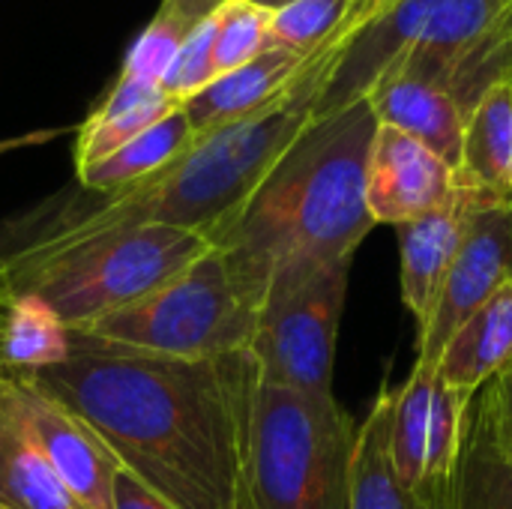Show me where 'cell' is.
<instances>
[{
  "mask_svg": "<svg viewBox=\"0 0 512 509\" xmlns=\"http://www.w3.org/2000/svg\"><path fill=\"white\" fill-rule=\"evenodd\" d=\"M456 195V171L417 138L381 126L366 165V207L375 225H408Z\"/></svg>",
  "mask_w": 512,
  "mask_h": 509,
  "instance_id": "11",
  "label": "cell"
},
{
  "mask_svg": "<svg viewBox=\"0 0 512 509\" xmlns=\"http://www.w3.org/2000/svg\"><path fill=\"white\" fill-rule=\"evenodd\" d=\"M6 378L18 414L30 426L45 462L75 507L111 509L114 477L120 465L99 441V435L48 390H42L33 375L6 372Z\"/></svg>",
  "mask_w": 512,
  "mask_h": 509,
  "instance_id": "10",
  "label": "cell"
},
{
  "mask_svg": "<svg viewBox=\"0 0 512 509\" xmlns=\"http://www.w3.org/2000/svg\"><path fill=\"white\" fill-rule=\"evenodd\" d=\"M69 354V327L33 294H12L0 318V372L39 375Z\"/></svg>",
  "mask_w": 512,
  "mask_h": 509,
  "instance_id": "19",
  "label": "cell"
},
{
  "mask_svg": "<svg viewBox=\"0 0 512 509\" xmlns=\"http://www.w3.org/2000/svg\"><path fill=\"white\" fill-rule=\"evenodd\" d=\"M396 3L399 0H351V9L342 24V36H351L354 30H360L363 24H369L372 18H378L381 12H387Z\"/></svg>",
  "mask_w": 512,
  "mask_h": 509,
  "instance_id": "29",
  "label": "cell"
},
{
  "mask_svg": "<svg viewBox=\"0 0 512 509\" xmlns=\"http://www.w3.org/2000/svg\"><path fill=\"white\" fill-rule=\"evenodd\" d=\"M195 138L192 123L183 108L171 111L150 129H144L138 138L105 156L102 162L78 171V186L87 192H114L123 186H132L156 171H162L174 156L186 150V144Z\"/></svg>",
  "mask_w": 512,
  "mask_h": 509,
  "instance_id": "20",
  "label": "cell"
},
{
  "mask_svg": "<svg viewBox=\"0 0 512 509\" xmlns=\"http://www.w3.org/2000/svg\"><path fill=\"white\" fill-rule=\"evenodd\" d=\"M249 3H255V6H261V9H270V12H276V9H282V6H288V3H294V0H249Z\"/></svg>",
  "mask_w": 512,
  "mask_h": 509,
  "instance_id": "31",
  "label": "cell"
},
{
  "mask_svg": "<svg viewBox=\"0 0 512 509\" xmlns=\"http://www.w3.org/2000/svg\"><path fill=\"white\" fill-rule=\"evenodd\" d=\"M474 405L483 417L492 447L512 462V363L480 393H474Z\"/></svg>",
  "mask_w": 512,
  "mask_h": 509,
  "instance_id": "27",
  "label": "cell"
},
{
  "mask_svg": "<svg viewBox=\"0 0 512 509\" xmlns=\"http://www.w3.org/2000/svg\"><path fill=\"white\" fill-rule=\"evenodd\" d=\"M444 509H512V462L492 447L474 399Z\"/></svg>",
  "mask_w": 512,
  "mask_h": 509,
  "instance_id": "21",
  "label": "cell"
},
{
  "mask_svg": "<svg viewBox=\"0 0 512 509\" xmlns=\"http://www.w3.org/2000/svg\"><path fill=\"white\" fill-rule=\"evenodd\" d=\"M378 132L369 99L318 114L210 243L258 315L267 288L291 273L354 258L375 228L366 207V165Z\"/></svg>",
  "mask_w": 512,
  "mask_h": 509,
  "instance_id": "2",
  "label": "cell"
},
{
  "mask_svg": "<svg viewBox=\"0 0 512 509\" xmlns=\"http://www.w3.org/2000/svg\"><path fill=\"white\" fill-rule=\"evenodd\" d=\"M507 3L399 0L342 42L315 117L366 99L381 75H405L444 90L456 63L495 24Z\"/></svg>",
  "mask_w": 512,
  "mask_h": 509,
  "instance_id": "5",
  "label": "cell"
},
{
  "mask_svg": "<svg viewBox=\"0 0 512 509\" xmlns=\"http://www.w3.org/2000/svg\"><path fill=\"white\" fill-rule=\"evenodd\" d=\"M512 282V201L477 204L429 321L417 330V366H438L453 333Z\"/></svg>",
  "mask_w": 512,
  "mask_h": 509,
  "instance_id": "9",
  "label": "cell"
},
{
  "mask_svg": "<svg viewBox=\"0 0 512 509\" xmlns=\"http://www.w3.org/2000/svg\"><path fill=\"white\" fill-rule=\"evenodd\" d=\"M9 297H12V294H9V288L3 285V279H0V318H3V309H6V303H9Z\"/></svg>",
  "mask_w": 512,
  "mask_h": 509,
  "instance_id": "32",
  "label": "cell"
},
{
  "mask_svg": "<svg viewBox=\"0 0 512 509\" xmlns=\"http://www.w3.org/2000/svg\"><path fill=\"white\" fill-rule=\"evenodd\" d=\"M354 258H336L273 282L258 306L249 354L258 378L306 393H333L336 339Z\"/></svg>",
  "mask_w": 512,
  "mask_h": 509,
  "instance_id": "7",
  "label": "cell"
},
{
  "mask_svg": "<svg viewBox=\"0 0 512 509\" xmlns=\"http://www.w3.org/2000/svg\"><path fill=\"white\" fill-rule=\"evenodd\" d=\"M512 363V282L486 300L444 345L435 372L453 390L474 396Z\"/></svg>",
  "mask_w": 512,
  "mask_h": 509,
  "instance_id": "16",
  "label": "cell"
},
{
  "mask_svg": "<svg viewBox=\"0 0 512 509\" xmlns=\"http://www.w3.org/2000/svg\"><path fill=\"white\" fill-rule=\"evenodd\" d=\"M387 414L390 390H381L363 426L357 429L348 509H444V504L429 501L399 483L387 453Z\"/></svg>",
  "mask_w": 512,
  "mask_h": 509,
  "instance_id": "18",
  "label": "cell"
},
{
  "mask_svg": "<svg viewBox=\"0 0 512 509\" xmlns=\"http://www.w3.org/2000/svg\"><path fill=\"white\" fill-rule=\"evenodd\" d=\"M213 42H216V12L201 21L195 27V33L183 42V48L177 51V57L171 60V66L165 69L159 87L174 99V102H186L195 93H201L213 78Z\"/></svg>",
  "mask_w": 512,
  "mask_h": 509,
  "instance_id": "26",
  "label": "cell"
},
{
  "mask_svg": "<svg viewBox=\"0 0 512 509\" xmlns=\"http://www.w3.org/2000/svg\"><path fill=\"white\" fill-rule=\"evenodd\" d=\"M471 399L444 384L435 369L417 363L405 384L390 390L387 453L405 489L447 504Z\"/></svg>",
  "mask_w": 512,
  "mask_h": 509,
  "instance_id": "8",
  "label": "cell"
},
{
  "mask_svg": "<svg viewBox=\"0 0 512 509\" xmlns=\"http://www.w3.org/2000/svg\"><path fill=\"white\" fill-rule=\"evenodd\" d=\"M456 186L483 204L512 201V78L495 84L468 114Z\"/></svg>",
  "mask_w": 512,
  "mask_h": 509,
  "instance_id": "15",
  "label": "cell"
},
{
  "mask_svg": "<svg viewBox=\"0 0 512 509\" xmlns=\"http://www.w3.org/2000/svg\"><path fill=\"white\" fill-rule=\"evenodd\" d=\"M0 504L9 509H78L45 462L0 372Z\"/></svg>",
  "mask_w": 512,
  "mask_h": 509,
  "instance_id": "17",
  "label": "cell"
},
{
  "mask_svg": "<svg viewBox=\"0 0 512 509\" xmlns=\"http://www.w3.org/2000/svg\"><path fill=\"white\" fill-rule=\"evenodd\" d=\"M306 60L309 57H300L285 48H267L246 66L213 78L201 93L186 99L180 108L186 111L192 132L207 135L279 99L288 90V84L300 75Z\"/></svg>",
  "mask_w": 512,
  "mask_h": 509,
  "instance_id": "13",
  "label": "cell"
},
{
  "mask_svg": "<svg viewBox=\"0 0 512 509\" xmlns=\"http://www.w3.org/2000/svg\"><path fill=\"white\" fill-rule=\"evenodd\" d=\"M270 9H261L249 0H225L216 9V42H213V69L216 78L246 66L261 51H267Z\"/></svg>",
  "mask_w": 512,
  "mask_h": 509,
  "instance_id": "25",
  "label": "cell"
},
{
  "mask_svg": "<svg viewBox=\"0 0 512 509\" xmlns=\"http://www.w3.org/2000/svg\"><path fill=\"white\" fill-rule=\"evenodd\" d=\"M72 330L147 354L213 360L249 351L255 312L240 297L222 249L210 243L144 297Z\"/></svg>",
  "mask_w": 512,
  "mask_h": 509,
  "instance_id": "6",
  "label": "cell"
},
{
  "mask_svg": "<svg viewBox=\"0 0 512 509\" xmlns=\"http://www.w3.org/2000/svg\"><path fill=\"white\" fill-rule=\"evenodd\" d=\"M114 462L177 509H240L255 360H180L69 330V354L33 375Z\"/></svg>",
  "mask_w": 512,
  "mask_h": 509,
  "instance_id": "1",
  "label": "cell"
},
{
  "mask_svg": "<svg viewBox=\"0 0 512 509\" xmlns=\"http://www.w3.org/2000/svg\"><path fill=\"white\" fill-rule=\"evenodd\" d=\"M351 0H294L273 12L267 48H285L312 57L330 39L342 36Z\"/></svg>",
  "mask_w": 512,
  "mask_h": 509,
  "instance_id": "23",
  "label": "cell"
},
{
  "mask_svg": "<svg viewBox=\"0 0 512 509\" xmlns=\"http://www.w3.org/2000/svg\"><path fill=\"white\" fill-rule=\"evenodd\" d=\"M111 509H177L168 504L162 495L147 489L141 480H135L129 471L117 468L114 477V495H111Z\"/></svg>",
  "mask_w": 512,
  "mask_h": 509,
  "instance_id": "28",
  "label": "cell"
},
{
  "mask_svg": "<svg viewBox=\"0 0 512 509\" xmlns=\"http://www.w3.org/2000/svg\"><path fill=\"white\" fill-rule=\"evenodd\" d=\"M207 249L198 231L150 222L81 240L3 282L9 294L39 297L72 330L144 297Z\"/></svg>",
  "mask_w": 512,
  "mask_h": 509,
  "instance_id": "4",
  "label": "cell"
},
{
  "mask_svg": "<svg viewBox=\"0 0 512 509\" xmlns=\"http://www.w3.org/2000/svg\"><path fill=\"white\" fill-rule=\"evenodd\" d=\"M60 135V129H39V132H27V135H12V138H3L0 141V156L3 153H12V150H21V147H39V144H48Z\"/></svg>",
  "mask_w": 512,
  "mask_h": 509,
  "instance_id": "30",
  "label": "cell"
},
{
  "mask_svg": "<svg viewBox=\"0 0 512 509\" xmlns=\"http://www.w3.org/2000/svg\"><path fill=\"white\" fill-rule=\"evenodd\" d=\"M477 204L483 201H477L474 195L456 186V195L450 198V204L396 228L399 255H402V270H399L402 303L414 315L417 330L429 321L441 297L444 279L459 255V246L468 234Z\"/></svg>",
  "mask_w": 512,
  "mask_h": 509,
  "instance_id": "12",
  "label": "cell"
},
{
  "mask_svg": "<svg viewBox=\"0 0 512 509\" xmlns=\"http://www.w3.org/2000/svg\"><path fill=\"white\" fill-rule=\"evenodd\" d=\"M177 108H180V102H174L168 93H162L159 99L138 105L132 111H120V114H96L93 111L84 120V126L78 129L75 174L102 162L105 156H111L114 150H120L123 144H129L132 138H138L144 129H150L153 123H159L162 117H168Z\"/></svg>",
  "mask_w": 512,
  "mask_h": 509,
  "instance_id": "24",
  "label": "cell"
},
{
  "mask_svg": "<svg viewBox=\"0 0 512 509\" xmlns=\"http://www.w3.org/2000/svg\"><path fill=\"white\" fill-rule=\"evenodd\" d=\"M357 426L333 393L255 378L240 509H348Z\"/></svg>",
  "mask_w": 512,
  "mask_h": 509,
  "instance_id": "3",
  "label": "cell"
},
{
  "mask_svg": "<svg viewBox=\"0 0 512 509\" xmlns=\"http://www.w3.org/2000/svg\"><path fill=\"white\" fill-rule=\"evenodd\" d=\"M0 509H9V507H3V504H0Z\"/></svg>",
  "mask_w": 512,
  "mask_h": 509,
  "instance_id": "33",
  "label": "cell"
},
{
  "mask_svg": "<svg viewBox=\"0 0 512 509\" xmlns=\"http://www.w3.org/2000/svg\"><path fill=\"white\" fill-rule=\"evenodd\" d=\"M366 99L381 126H393L417 138L453 171L459 168L465 114L441 87L405 75H381Z\"/></svg>",
  "mask_w": 512,
  "mask_h": 509,
  "instance_id": "14",
  "label": "cell"
},
{
  "mask_svg": "<svg viewBox=\"0 0 512 509\" xmlns=\"http://www.w3.org/2000/svg\"><path fill=\"white\" fill-rule=\"evenodd\" d=\"M225 0H162L153 21L135 39L126 54L120 78H138L159 84L183 42L195 33L201 21H207Z\"/></svg>",
  "mask_w": 512,
  "mask_h": 509,
  "instance_id": "22",
  "label": "cell"
}]
</instances>
